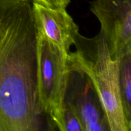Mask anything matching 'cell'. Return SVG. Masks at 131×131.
<instances>
[{
	"mask_svg": "<svg viewBox=\"0 0 131 131\" xmlns=\"http://www.w3.org/2000/svg\"><path fill=\"white\" fill-rule=\"evenodd\" d=\"M90 10L100 22L111 58L131 52V0H92Z\"/></svg>",
	"mask_w": 131,
	"mask_h": 131,
	"instance_id": "4",
	"label": "cell"
},
{
	"mask_svg": "<svg viewBox=\"0 0 131 131\" xmlns=\"http://www.w3.org/2000/svg\"><path fill=\"white\" fill-rule=\"evenodd\" d=\"M31 1L47 7L63 9H66L70 3V0H31Z\"/></svg>",
	"mask_w": 131,
	"mask_h": 131,
	"instance_id": "8",
	"label": "cell"
},
{
	"mask_svg": "<svg viewBox=\"0 0 131 131\" xmlns=\"http://www.w3.org/2000/svg\"><path fill=\"white\" fill-rule=\"evenodd\" d=\"M32 10L37 31L70 53L79 29L66 9L52 8L32 2Z\"/></svg>",
	"mask_w": 131,
	"mask_h": 131,
	"instance_id": "5",
	"label": "cell"
},
{
	"mask_svg": "<svg viewBox=\"0 0 131 131\" xmlns=\"http://www.w3.org/2000/svg\"><path fill=\"white\" fill-rule=\"evenodd\" d=\"M60 131H84L79 118L67 105L65 104L63 109V122Z\"/></svg>",
	"mask_w": 131,
	"mask_h": 131,
	"instance_id": "7",
	"label": "cell"
},
{
	"mask_svg": "<svg viewBox=\"0 0 131 131\" xmlns=\"http://www.w3.org/2000/svg\"><path fill=\"white\" fill-rule=\"evenodd\" d=\"M31 0H0V131H60L39 98Z\"/></svg>",
	"mask_w": 131,
	"mask_h": 131,
	"instance_id": "1",
	"label": "cell"
},
{
	"mask_svg": "<svg viewBox=\"0 0 131 131\" xmlns=\"http://www.w3.org/2000/svg\"><path fill=\"white\" fill-rule=\"evenodd\" d=\"M76 51L69 54V61L89 78L99 97L110 131H131L125 118L118 84L120 60L110 57L101 33L93 38L79 34L74 43Z\"/></svg>",
	"mask_w": 131,
	"mask_h": 131,
	"instance_id": "2",
	"label": "cell"
},
{
	"mask_svg": "<svg viewBox=\"0 0 131 131\" xmlns=\"http://www.w3.org/2000/svg\"><path fill=\"white\" fill-rule=\"evenodd\" d=\"M37 38L40 101L60 129L69 74V54L38 32Z\"/></svg>",
	"mask_w": 131,
	"mask_h": 131,
	"instance_id": "3",
	"label": "cell"
},
{
	"mask_svg": "<svg viewBox=\"0 0 131 131\" xmlns=\"http://www.w3.org/2000/svg\"><path fill=\"white\" fill-rule=\"evenodd\" d=\"M118 84L124 114L131 125V52L120 59Z\"/></svg>",
	"mask_w": 131,
	"mask_h": 131,
	"instance_id": "6",
	"label": "cell"
}]
</instances>
